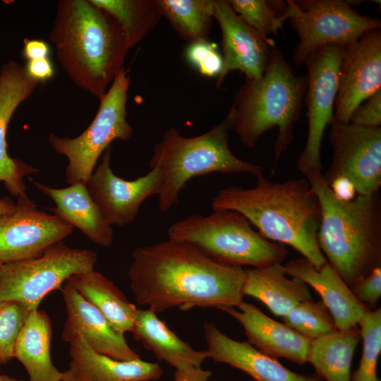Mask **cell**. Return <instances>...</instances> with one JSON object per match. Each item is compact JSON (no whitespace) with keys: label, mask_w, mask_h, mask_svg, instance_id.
I'll return each instance as SVG.
<instances>
[{"label":"cell","mask_w":381,"mask_h":381,"mask_svg":"<svg viewBox=\"0 0 381 381\" xmlns=\"http://www.w3.org/2000/svg\"><path fill=\"white\" fill-rule=\"evenodd\" d=\"M285 18L298 37L293 52L296 66L312 52L325 46L346 47L370 30L381 28V20L360 14L355 1L288 0Z\"/></svg>","instance_id":"30bf717a"},{"label":"cell","mask_w":381,"mask_h":381,"mask_svg":"<svg viewBox=\"0 0 381 381\" xmlns=\"http://www.w3.org/2000/svg\"><path fill=\"white\" fill-rule=\"evenodd\" d=\"M121 27L130 49L158 24L162 15L156 0H90Z\"/></svg>","instance_id":"f546056e"},{"label":"cell","mask_w":381,"mask_h":381,"mask_svg":"<svg viewBox=\"0 0 381 381\" xmlns=\"http://www.w3.org/2000/svg\"><path fill=\"white\" fill-rule=\"evenodd\" d=\"M381 90V28L345 47L339 71L334 120L349 123L354 109Z\"/></svg>","instance_id":"9a60e30c"},{"label":"cell","mask_w":381,"mask_h":381,"mask_svg":"<svg viewBox=\"0 0 381 381\" xmlns=\"http://www.w3.org/2000/svg\"><path fill=\"white\" fill-rule=\"evenodd\" d=\"M204 334L209 358L242 370L255 381H324L316 374L304 375L288 369L248 341L229 337L212 322L204 324Z\"/></svg>","instance_id":"44dd1931"},{"label":"cell","mask_w":381,"mask_h":381,"mask_svg":"<svg viewBox=\"0 0 381 381\" xmlns=\"http://www.w3.org/2000/svg\"><path fill=\"white\" fill-rule=\"evenodd\" d=\"M97 253L72 248L63 241L37 257L3 263L0 268V302L16 301L30 311L37 310L51 291L61 289L71 276L94 270Z\"/></svg>","instance_id":"9c48e42d"},{"label":"cell","mask_w":381,"mask_h":381,"mask_svg":"<svg viewBox=\"0 0 381 381\" xmlns=\"http://www.w3.org/2000/svg\"><path fill=\"white\" fill-rule=\"evenodd\" d=\"M212 373L201 368H189L184 370H176L175 381H208Z\"/></svg>","instance_id":"60d3db41"},{"label":"cell","mask_w":381,"mask_h":381,"mask_svg":"<svg viewBox=\"0 0 381 381\" xmlns=\"http://www.w3.org/2000/svg\"><path fill=\"white\" fill-rule=\"evenodd\" d=\"M0 381H23V380H18L14 377H11L6 375H0Z\"/></svg>","instance_id":"7bdbcfd3"},{"label":"cell","mask_w":381,"mask_h":381,"mask_svg":"<svg viewBox=\"0 0 381 381\" xmlns=\"http://www.w3.org/2000/svg\"><path fill=\"white\" fill-rule=\"evenodd\" d=\"M2 264L3 263L1 262H0V268H1V265H2Z\"/></svg>","instance_id":"ee69618b"},{"label":"cell","mask_w":381,"mask_h":381,"mask_svg":"<svg viewBox=\"0 0 381 381\" xmlns=\"http://www.w3.org/2000/svg\"><path fill=\"white\" fill-rule=\"evenodd\" d=\"M162 17L189 43L208 40L214 0H156Z\"/></svg>","instance_id":"f1b7e54d"},{"label":"cell","mask_w":381,"mask_h":381,"mask_svg":"<svg viewBox=\"0 0 381 381\" xmlns=\"http://www.w3.org/2000/svg\"><path fill=\"white\" fill-rule=\"evenodd\" d=\"M234 12L268 42L275 44L270 35H277L286 20L285 3L281 1L228 0Z\"/></svg>","instance_id":"4dcf8cb0"},{"label":"cell","mask_w":381,"mask_h":381,"mask_svg":"<svg viewBox=\"0 0 381 381\" xmlns=\"http://www.w3.org/2000/svg\"><path fill=\"white\" fill-rule=\"evenodd\" d=\"M233 113L230 108L225 118L207 132L187 138L170 128L155 145L150 160V169L159 170L162 185L159 194V209L164 212L179 201L180 192L194 176L213 172L246 173L257 176L261 166L242 160L229 149Z\"/></svg>","instance_id":"8992f818"},{"label":"cell","mask_w":381,"mask_h":381,"mask_svg":"<svg viewBox=\"0 0 381 381\" xmlns=\"http://www.w3.org/2000/svg\"><path fill=\"white\" fill-rule=\"evenodd\" d=\"M349 123L365 128H378L381 124V90L361 104L353 111Z\"/></svg>","instance_id":"8d00e7d4"},{"label":"cell","mask_w":381,"mask_h":381,"mask_svg":"<svg viewBox=\"0 0 381 381\" xmlns=\"http://www.w3.org/2000/svg\"><path fill=\"white\" fill-rule=\"evenodd\" d=\"M25 69L28 75L39 80H46L52 77L54 68L48 58L30 60Z\"/></svg>","instance_id":"74e56055"},{"label":"cell","mask_w":381,"mask_h":381,"mask_svg":"<svg viewBox=\"0 0 381 381\" xmlns=\"http://www.w3.org/2000/svg\"><path fill=\"white\" fill-rule=\"evenodd\" d=\"M329 186L334 195L340 200H351L356 195V191L353 184L344 177L335 179Z\"/></svg>","instance_id":"f35d334b"},{"label":"cell","mask_w":381,"mask_h":381,"mask_svg":"<svg viewBox=\"0 0 381 381\" xmlns=\"http://www.w3.org/2000/svg\"><path fill=\"white\" fill-rule=\"evenodd\" d=\"M361 339L359 327L337 329L313 339L308 362L324 381H351L352 359Z\"/></svg>","instance_id":"83f0119b"},{"label":"cell","mask_w":381,"mask_h":381,"mask_svg":"<svg viewBox=\"0 0 381 381\" xmlns=\"http://www.w3.org/2000/svg\"><path fill=\"white\" fill-rule=\"evenodd\" d=\"M213 18L222 31L223 66L216 82L220 88L230 71H239L246 79H258L265 73L274 45L246 25L228 0H214Z\"/></svg>","instance_id":"2e32d148"},{"label":"cell","mask_w":381,"mask_h":381,"mask_svg":"<svg viewBox=\"0 0 381 381\" xmlns=\"http://www.w3.org/2000/svg\"><path fill=\"white\" fill-rule=\"evenodd\" d=\"M185 56L188 62L204 76L217 78L222 71L223 58L215 43L208 40L189 43Z\"/></svg>","instance_id":"e575fe53"},{"label":"cell","mask_w":381,"mask_h":381,"mask_svg":"<svg viewBox=\"0 0 381 381\" xmlns=\"http://www.w3.org/2000/svg\"><path fill=\"white\" fill-rule=\"evenodd\" d=\"M363 341L362 355L351 381H380L377 374L381 353V309L366 311L358 322Z\"/></svg>","instance_id":"1f68e13d"},{"label":"cell","mask_w":381,"mask_h":381,"mask_svg":"<svg viewBox=\"0 0 381 381\" xmlns=\"http://www.w3.org/2000/svg\"><path fill=\"white\" fill-rule=\"evenodd\" d=\"M329 141L332 159L323 177L328 186L338 177L349 180L356 195L379 192L381 186V127L365 128L334 120Z\"/></svg>","instance_id":"7c38bea8"},{"label":"cell","mask_w":381,"mask_h":381,"mask_svg":"<svg viewBox=\"0 0 381 381\" xmlns=\"http://www.w3.org/2000/svg\"><path fill=\"white\" fill-rule=\"evenodd\" d=\"M111 153L109 146L86 186L107 223L110 226H123L135 219L142 203L147 198L159 195L162 178L159 170L152 169L146 175L135 180H124L113 172Z\"/></svg>","instance_id":"5bb4252c"},{"label":"cell","mask_w":381,"mask_h":381,"mask_svg":"<svg viewBox=\"0 0 381 381\" xmlns=\"http://www.w3.org/2000/svg\"><path fill=\"white\" fill-rule=\"evenodd\" d=\"M133 337L176 370L201 368L208 357L206 350L196 351L181 340L151 309H137L134 315Z\"/></svg>","instance_id":"d4e9b609"},{"label":"cell","mask_w":381,"mask_h":381,"mask_svg":"<svg viewBox=\"0 0 381 381\" xmlns=\"http://www.w3.org/2000/svg\"><path fill=\"white\" fill-rule=\"evenodd\" d=\"M49 38L70 79L99 100L130 49L118 22L90 0L58 1Z\"/></svg>","instance_id":"3957f363"},{"label":"cell","mask_w":381,"mask_h":381,"mask_svg":"<svg viewBox=\"0 0 381 381\" xmlns=\"http://www.w3.org/2000/svg\"><path fill=\"white\" fill-rule=\"evenodd\" d=\"M37 85L38 81L16 61L10 60L0 69V181L17 198L27 196L24 176L39 169L8 156L6 131L16 108L30 97Z\"/></svg>","instance_id":"e0dca14e"},{"label":"cell","mask_w":381,"mask_h":381,"mask_svg":"<svg viewBox=\"0 0 381 381\" xmlns=\"http://www.w3.org/2000/svg\"><path fill=\"white\" fill-rule=\"evenodd\" d=\"M235 310H222L243 326L248 342L262 353L274 358H284L298 365L308 362L312 340L285 323L268 317L255 305L242 301Z\"/></svg>","instance_id":"ac0fdd59"},{"label":"cell","mask_w":381,"mask_h":381,"mask_svg":"<svg viewBox=\"0 0 381 381\" xmlns=\"http://www.w3.org/2000/svg\"><path fill=\"white\" fill-rule=\"evenodd\" d=\"M321 207L318 242L328 263L351 289L381 266V196L337 198L322 172L304 174Z\"/></svg>","instance_id":"277c9868"},{"label":"cell","mask_w":381,"mask_h":381,"mask_svg":"<svg viewBox=\"0 0 381 381\" xmlns=\"http://www.w3.org/2000/svg\"><path fill=\"white\" fill-rule=\"evenodd\" d=\"M130 76L123 68L99 100L97 112L89 126L78 137H59L53 133L48 141L54 150L66 156V182L87 183L100 155L116 139L127 140L133 128L126 119Z\"/></svg>","instance_id":"ba28073f"},{"label":"cell","mask_w":381,"mask_h":381,"mask_svg":"<svg viewBox=\"0 0 381 381\" xmlns=\"http://www.w3.org/2000/svg\"><path fill=\"white\" fill-rule=\"evenodd\" d=\"M243 296L257 298L276 316L283 318L298 304L312 299L308 286L288 278L282 264L245 270Z\"/></svg>","instance_id":"cb8c5ba5"},{"label":"cell","mask_w":381,"mask_h":381,"mask_svg":"<svg viewBox=\"0 0 381 381\" xmlns=\"http://www.w3.org/2000/svg\"><path fill=\"white\" fill-rule=\"evenodd\" d=\"M282 318L284 323L311 340L337 329L333 317L321 301H305Z\"/></svg>","instance_id":"d6a6232c"},{"label":"cell","mask_w":381,"mask_h":381,"mask_svg":"<svg viewBox=\"0 0 381 381\" xmlns=\"http://www.w3.org/2000/svg\"><path fill=\"white\" fill-rule=\"evenodd\" d=\"M211 205L241 214L262 236L295 248L318 270L327 262L318 242L320 204L306 179L277 183L261 174L255 187L222 188Z\"/></svg>","instance_id":"7a4b0ae2"},{"label":"cell","mask_w":381,"mask_h":381,"mask_svg":"<svg viewBox=\"0 0 381 381\" xmlns=\"http://www.w3.org/2000/svg\"><path fill=\"white\" fill-rule=\"evenodd\" d=\"M15 203L8 197L0 198V214L9 211L13 207Z\"/></svg>","instance_id":"b9f144b4"},{"label":"cell","mask_w":381,"mask_h":381,"mask_svg":"<svg viewBox=\"0 0 381 381\" xmlns=\"http://www.w3.org/2000/svg\"><path fill=\"white\" fill-rule=\"evenodd\" d=\"M49 49L48 44L42 40H24V55L30 61L47 58Z\"/></svg>","instance_id":"ab89813d"},{"label":"cell","mask_w":381,"mask_h":381,"mask_svg":"<svg viewBox=\"0 0 381 381\" xmlns=\"http://www.w3.org/2000/svg\"><path fill=\"white\" fill-rule=\"evenodd\" d=\"M31 312L18 302H0V363L14 358L16 341Z\"/></svg>","instance_id":"836d02e7"},{"label":"cell","mask_w":381,"mask_h":381,"mask_svg":"<svg viewBox=\"0 0 381 381\" xmlns=\"http://www.w3.org/2000/svg\"><path fill=\"white\" fill-rule=\"evenodd\" d=\"M66 282L93 305L116 332H133L137 308L112 281L92 270L72 275Z\"/></svg>","instance_id":"4316f807"},{"label":"cell","mask_w":381,"mask_h":381,"mask_svg":"<svg viewBox=\"0 0 381 381\" xmlns=\"http://www.w3.org/2000/svg\"><path fill=\"white\" fill-rule=\"evenodd\" d=\"M345 47H322L303 61L308 85L304 97L307 107L308 136L299 156L297 169L303 174L322 172L320 147L325 130L334 120V103L339 86V71Z\"/></svg>","instance_id":"8fae6325"},{"label":"cell","mask_w":381,"mask_h":381,"mask_svg":"<svg viewBox=\"0 0 381 381\" xmlns=\"http://www.w3.org/2000/svg\"><path fill=\"white\" fill-rule=\"evenodd\" d=\"M284 267L287 275L303 281L320 296L337 329L358 327L360 319L369 310L356 298L328 262L318 270L311 262L302 258L289 260Z\"/></svg>","instance_id":"7402d4cb"},{"label":"cell","mask_w":381,"mask_h":381,"mask_svg":"<svg viewBox=\"0 0 381 381\" xmlns=\"http://www.w3.org/2000/svg\"><path fill=\"white\" fill-rule=\"evenodd\" d=\"M351 290L361 304L368 310L372 309L381 296V266L375 268L369 275L357 282Z\"/></svg>","instance_id":"d590c367"},{"label":"cell","mask_w":381,"mask_h":381,"mask_svg":"<svg viewBox=\"0 0 381 381\" xmlns=\"http://www.w3.org/2000/svg\"><path fill=\"white\" fill-rule=\"evenodd\" d=\"M128 270L137 303L157 313L178 307H237L246 271L214 262L197 248L168 239L137 248Z\"/></svg>","instance_id":"6da1fadb"},{"label":"cell","mask_w":381,"mask_h":381,"mask_svg":"<svg viewBox=\"0 0 381 381\" xmlns=\"http://www.w3.org/2000/svg\"><path fill=\"white\" fill-rule=\"evenodd\" d=\"M307 85V75H295L284 54L273 47L262 77L246 79L235 93L231 107V131L245 146L253 149L265 133L277 127L274 146L276 164L293 141Z\"/></svg>","instance_id":"5b68a950"},{"label":"cell","mask_w":381,"mask_h":381,"mask_svg":"<svg viewBox=\"0 0 381 381\" xmlns=\"http://www.w3.org/2000/svg\"><path fill=\"white\" fill-rule=\"evenodd\" d=\"M52 321L44 310L32 311L16 341L13 357L25 367L29 381H61L62 373L52 363Z\"/></svg>","instance_id":"484cf974"},{"label":"cell","mask_w":381,"mask_h":381,"mask_svg":"<svg viewBox=\"0 0 381 381\" xmlns=\"http://www.w3.org/2000/svg\"><path fill=\"white\" fill-rule=\"evenodd\" d=\"M167 233L168 239L188 244L214 262L234 267L282 264L288 255L284 244L267 239L233 210L187 217L173 223Z\"/></svg>","instance_id":"52a82bcc"},{"label":"cell","mask_w":381,"mask_h":381,"mask_svg":"<svg viewBox=\"0 0 381 381\" xmlns=\"http://www.w3.org/2000/svg\"><path fill=\"white\" fill-rule=\"evenodd\" d=\"M34 186L50 198L56 207L53 214L80 229L91 241L103 247L113 242V230L92 198L85 183H76L55 188L36 181Z\"/></svg>","instance_id":"603a6c76"},{"label":"cell","mask_w":381,"mask_h":381,"mask_svg":"<svg viewBox=\"0 0 381 381\" xmlns=\"http://www.w3.org/2000/svg\"><path fill=\"white\" fill-rule=\"evenodd\" d=\"M73 230L56 215L38 210L28 196L19 198L12 209L0 214V262L40 256Z\"/></svg>","instance_id":"4fadbf2b"},{"label":"cell","mask_w":381,"mask_h":381,"mask_svg":"<svg viewBox=\"0 0 381 381\" xmlns=\"http://www.w3.org/2000/svg\"><path fill=\"white\" fill-rule=\"evenodd\" d=\"M70 344L69 368L61 381H150L159 379L163 370L158 363L140 358L118 361L94 351L79 333L62 337Z\"/></svg>","instance_id":"d6986e66"},{"label":"cell","mask_w":381,"mask_h":381,"mask_svg":"<svg viewBox=\"0 0 381 381\" xmlns=\"http://www.w3.org/2000/svg\"><path fill=\"white\" fill-rule=\"evenodd\" d=\"M67 313L62 337L80 334L96 352L118 361L140 358L128 344L124 335L116 332L105 317L66 282L61 288Z\"/></svg>","instance_id":"ffe728a7"}]
</instances>
